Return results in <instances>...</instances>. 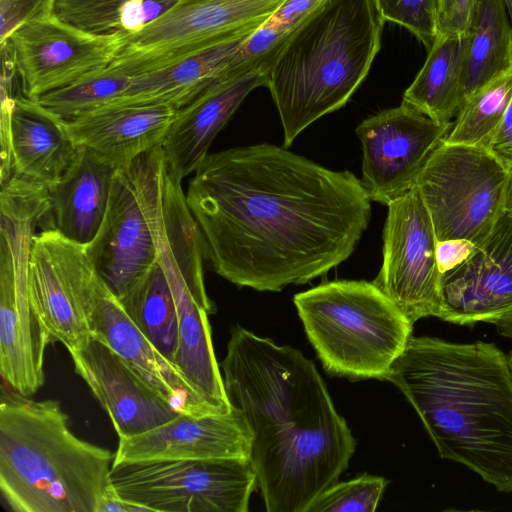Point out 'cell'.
Wrapping results in <instances>:
<instances>
[{
	"label": "cell",
	"mask_w": 512,
	"mask_h": 512,
	"mask_svg": "<svg viewBox=\"0 0 512 512\" xmlns=\"http://www.w3.org/2000/svg\"><path fill=\"white\" fill-rule=\"evenodd\" d=\"M265 84L266 65L228 71L177 109L162 144L168 175L181 182L194 172L246 96Z\"/></svg>",
	"instance_id": "19"
},
{
	"label": "cell",
	"mask_w": 512,
	"mask_h": 512,
	"mask_svg": "<svg viewBox=\"0 0 512 512\" xmlns=\"http://www.w3.org/2000/svg\"><path fill=\"white\" fill-rule=\"evenodd\" d=\"M77 151L65 120L24 95L14 96L11 111L12 174L52 188Z\"/></svg>",
	"instance_id": "23"
},
{
	"label": "cell",
	"mask_w": 512,
	"mask_h": 512,
	"mask_svg": "<svg viewBox=\"0 0 512 512\" xmlns=\"http://www.w3.org/2000/svg\"><path fill=\"white\" fill-rule=\"evenodd\" d=\"M166 172L162 145L119 168L104 223L89 244L98 276L118 300L158 262Z\"/></svg>",
	"instance_id": "7"
},
{
	"label": "cell",
	"mask_w": 512,
	"mask_h": 512,
	"mask_svg": "<svg viewBox=\"0 0 512 512\" xmlns=\"http://www.w3.org/2000/svg\"><path fill=\"white\" fill-rule=\"evenodd\" d=\"M510 67L512 23L504 1L478 0L467 34L462 104L485 83Z\"/></svg>",
	"instance_id": "26"
},
{
	"label": "cell",
	"mask_w": 512,
	"mask_h": 512,
	"mask_svg": "<svg viewBox=\"0 0 512 512\" xmlns=\"http://www.w3.org/2000/svg\"><path fill=\"white\" fill-rule=\"evenodd\" d=\"M505 211L512 215V171L510 172V175H509L507 194H506Z\"/></svg>",
	"instance_id": "40"
},
{
	"label": "cell",
	"mask_w": 512,
	"mask_h": 512,
	"mask_svg": "<svg viewBox=\"0 0 512 512\" xmlns=\"http://www.w3.org/2000/svg\"><path fill=\"white\" fill-rule=\"evenodd\" d=\"M251 434L235 408L223 415L179 413L147 432L119 438L114 464L160 461L249 458Z\"/></svg>",
	"instance_id": "17"
},
{
	"label": "cell",
	"mask_w": 512,
	"mask_h": 512,
	"mask_svg": "<svg viewBox=\"0 0 512 512\" xmlns=\"http://www.w3.org/2000/svg\"><path fill=\"white\" fill-rule=\"evenodd\" d=\"M117 170L95 151L77 146L65 173L48 189L50 228L74 242L91 244L104 223Z\"/></svg>",
	"instance_id": "22"
},
{
	"label": "cell",
	"mask_w": 512,
	"mask_h": 512,
	"mask_svg": "<svg viewBox=\"0 0 512 512\" xmlns=\"http://www.w3.org/2000/svg\"><path fill=\"white\" fill-rule=\"evenodd\" d=\"M28 292V265L14 263L0 242V372L8 386L24 396L45 382L44 353L49 345Z\"/></svg>",
	"instance_id": "20"
},
{
	"label": "cell",
	"mask_w": 512,
	"mask_h": 512,
	"mask_svg": "<svg viewBox=\"0 0 512 512\" xmlns=\"http://www.w3.org/2000/svg\"><path fill=\"white\" fill-rule=\"evenodd\" d=\"M251 434L250 461L268 512H306L339 481L356 441L315 364L236 325L219 364Z\"/></svg>",
	"instance_id": "2"
},
{
	"label": "cell",
	"mask_w": 512,
	"mask_h": 512,
	"mask_svg": "<svg viewBox=\"0 0 512 512\" xmlns=\"http://www.w3.org/2000/svg\"><path fill=\"white\" fill-rule=\"evenodd\" d=\"M2 45L11 52L23 95L36 99L109 66L125 38L91 34L50 16L21 25Z\"/></svg>",
	"instance_id": "14"
},
{
	"label": "cell",
	"mask_w": 512,
	"mask_h": 512,
	"mask_svg": "<svg viewBox=\"0 0 512 512\" xmlns=\"http://www.w3.org/2000/svg\"><path fill=\"white\" fill-rule=\"evenodd\" d=\"M324 369L351 380L386 377L413 324L372 281L323 282L293 298Z\"/></svg>",
	"instance_id": "6"
},
{
	"label": "cell",
	"mask_w": 512,
	"mask_h": 512,
	"mask_svg": "<svg viewBox=\"0 0 512 512\" xmlns=\"http://www.w3.org/2000/svg\"><path fill=\"white\" fill-rule=\"evenodd\" d=\"M131 321L160 353L174 364L178 347L175 299L158 261L120 300Z\"/></svg>",
	"instance_id": "28"
},
{
	"label": "cell",
	"mask_w": 512,
	"mask_h": 512,
	"mask_svg": "<svg viewBox=\"0 0 512 512\" xmlns=\"http://www.w3.org/2000/svg\"><path fill=\"white\" fill-rule=\"evenodd\" d=\"M115 453L77 437L56 400L2 386L0 491L14 512H97Z\"/></svg>",
	"instance_id": "4"
},
{
	"label": "cell",
	"mask_w": 512,
	"mask_h": 512,
	"mask_svg": "<svg viewBox=\"0 0 512 512\" xmlns=\"http://www.w3.org/2000/svg\"><path fill=\"white\" fill-rule=\"evenodd\" d=\"M130 80V76L107 66L43 94L36 100L63 120H70L121 98Z\"/></svg>",
	"instance_id": "30"
},
{
	"label": "cell",
	"mask_w": 512,
	"mask_h": 512,
	"mask_svg": "<svg viewBox=\"0 0 512 512\" xmlns=\"http://www.w3.org/2000/svg\"><path fill=\"white\" fill-rule=\"evenodd\" d=\"M179 0H55L53 16L82 31L130 37Z\"/></svg>",
	"instance_id": "27"
},
{
	"label": "cell",
	"mask_w": 512,
	"mask_h": 512,
	"mask_svg": "<svg viewBox=\"0 0 512 512\" xmlns=\"http://www.w3.org/2000/svg\"><path fill=\"white\" fill-rule=\"evenodd\" d=\"M512 99V67L499 73L460 107L443 142L488 148Z\"/></svg>",
	"instance_id": "29"
},
{
	"label": "cell",
	"mask_w": 512,
	"mask_h": 512,
	"mask_svg": "<svg viewBox=\"0 0 512 512\" xmlns=\"http://www.w3.org/2000/svg\"><path fill=\"white\" fill-rule=\"evenodd\" d=\"M436 249L433 224L414 186L388 205L383 263L373 281L412 324L437 317L441 308Z\"/></svg>",
	"instance_id": "12"
},
{
	"label": "cell",
	"mask_w": 512,
	"mask_h": 512,
	"mask_svg": "<svg viewBox=\"0 0 512 512\" xmlns=\"http://www.w3.org/2000/svg\"><path fill=\"white\" fill-rule=\"evenodd\" d=\"M90 328L92 338L118 354L179 413L194 416L223 415L146 338L101 279L90 315Z\"/></svg>",
	"instance_id": "16"
},
{
	"label": "cell",
	"mask_w": 512,
	"mask_h": 512,
	"mask_svg": "<svg viewBox=\"0 0 512 512\" xmlns=\"http://www.w3.org/2000/svg\"><path fill=\"white\" fill-rule=\"evenodd\" d=\"M97 512H148V509L120 497L113 489L102 498Z\"/></svg>",
	"instance_id": "38"
},
{
	"label": "cell",
	"mask_w": 512,
	"mask_h": 512,
	"mask_svg": "<svg viewBox=\"0 0 512 512\" xmlns=\"http://www.w3.org/2000/svg\"><path fill=\"white\" fill-rule=\"evenodd\" d=\"M467 35L437 34L402 102L440 124L451 123L463 101Z\"/></svg>",
	"instance_id": "25"
},
{
	"label": "cell",
	"mask_w": 512,
	"mask_h": 512,
	"mask_svg": "<svg viewBox=\"0 0 512 512\" xmlns=\"http://www.w3.org/2000/svg\"><path fill=\"white\" fill-rule=\"evenodd\" d=\"M507 358H508V363H509V366H510V369L512 372V350L509 351V353L507 354Z\"/></svg>",
	"instance_id": "42"
},
{
	"label": "cell",
	"mask_w": 512,
	"mask_h": 512,
	"mask_svg": "<svg viewBox=\"0 0 512 512\" xmlns=\"http://www.w3.org/2000/svg\"><path fill=\"white\" fill-rule=\"evenodd\" d=\"M440 0H373L381 17L406 28L427 49L438 34Z\"/></svg>",
	"instance_id": "32"
},
{
	"label": "cell",
	"mask_w": 512,
	"mask_h": 512,
	"mask_svg": "<svg viewBox=\"0 0 512 512\" xmlns=\"http://www.w3.org/2000/svg\"><path fill=\"white\" fill-rule=\"evenodd\" d=\"M383 24L373 0H326L294 28L266 65L283 147L349 101L380 50Z\"/></svg>",
	"instance_id": "5"
},
{
	"label": "cell",
	"mask_w": 512,
	"mask_h": 512,
	"mask_svg": "<svg viewBox=\"0 0 512 512\" xmlns=\"http://www.w3.org/2000/svg\"><path fill=\"white\" fill-rule=\"evenodd\" d=\"M99 281L89 245L74 242L54 228L34 235L28 292L50 344L59 342L69 352L92 339L90 315Z\"/></svg>",
	"instance_id": "11"
},
{
	"label": "cell",
	"mask_w": 512,
	"mask_h": 512,
	"mask_svg": "<svg viewBox=\"0 0 512 512\" xmlns=\"http://www.w3.org/2000/svg\"><path fill=\"white\" fill-rule=\"evenodd\" d=\"M176 110L163 104L111 103L65 120V125L76 146L95 151L119 169L163 144Z\"/></svg>",
	"instance_id": "21"
},
{
	"label": "cell",
	"mask_w": 512,
	"mask_h": 512,
	"mask_svg": "<svg viewBox=\"0 0 512 512\" xmlns=\"http://www.w3.org/2000/svg\"><path fill=\"white\" fill-rule=\"evenodd\" d=\"M388 484L384 477L362 474L336 482L320 494L306 512H373Z\"/></svg>",
	"instance_id": "31"
},
{
	"label": "cell",
	"mask_w": 512,
	"mask_h": 512,
	"mask_svg": "<svg viewBox=\"0 0 512 512\" xmlns=\"http://www.w3.org/2000/svg\"><path fill=\"white\" fill-rule=\"evenodd\" d=\"M452 124L437 123L404 102L364 119L355 131L363 153L360 181L370 200L388 206L411 190Z\"/></svg>",
	"instance_id": "13"
},
{
	"label": "cell",
	"mask_w": 512,
	"mask_h": 512,
	"mask_svg": "<svg viewBox=\"0 0 512 512\" xmlns=\"http://www.w3.org/2000/svg\"><path fill=\"white\" fill-rule=\"evenodd\" d=\"M55 0H0V43L23 24L53 16Z\"/></svg>",
	"instance_id": "33"
},
{
	"label": "cell",
	"mask_w": 512,
	"mask_h": 512,
	"mask_svg": "<svg viewBox=\"0 0 512 512\" xmlns=\"http://www.w3.org/2000/svg\"><path fill=\"white\" fill-rule=\"evenodd\" d=\"M475 247L473 243L466 240L437 241L436 256L441 274L462 264Z\"/></svg>",
	"instance_id": "36"
},
{
	"label": "cell",
	"mask_w": 512,
	"mask_h": 512,
	"mask_svg": "<svg viewBox=\"0 0 512 512\" xmlns=\"http://www.w3.org/2000/svg\"><path fill=\"white\" fill-rule=\"evenodd\" d=\"M494 324L499 335L512 340V311L502 316Z\"/></svg>",
	"instance_id": "39"
},
{
	"label": "cell",
	"mask_w": 512,
	"mask_h": 512,
	"mask_svg": "<svg viewBox=\"0 0 512 512\" xmlns=\"http://www.w3.org/2000/svg\"><path fill=\"white\" fill-rule=\"evenodd\" d=\"M326 0H286L269 19L285 30H293L307 15Z\"/></svg>",
	"instance_id": "35"
},
{
	"label": "cell",
	"mask_w": 512,
	"mask_h": 512,
	"mask_svg": "<svg viewBox=\"0 0 512 512\" xmlns=\"http://www.w3.org/2000/svg\"><path fill=\"white\" fill-rule=\"evenodd\" d=\"M122 498L166 512H247L257 487L249 458L160 460L112 465Z\"/></svg>",
	"instance_id": "9"
},
{
	"label": "cell",
	"mask_w": 512,
	"mask_h": 512,
	"mask_svg": "<svg viewBox=\"0 0 512 512\" xmlns=\"http://www.w3.org/2000/svg\"><path fill=\"white\" fill-rule=\"evenodd\" d=\"M412 405L442 459L512 492V372L494 343L412 336L386 377Z\"/></svg>",
	"instance_id": "3"
},
{
	"label": "cell",
	"mask_w": 512,
	"mask_h": 512,
	"mask_svg": "<svg viewBox=\"0 0 512 512\" xmlns=\"http://www.w3.org/2000/svg\"><path fill=\"white\" fill-rule=\"evenodd\" d=\"M251 33L194 51L164 66L131 76L125 94L112 103L163 104L175 109L181 108L214 80L234 70L236 54Z\"/></svg>",
	"instance_id": "24"
},
{
	"label": "cell",
	"mask_w": 512,
	"mask_h": 512,
	"mask_svg": "<svg viewBox=\"0 0 512 512\" xmlns=\"http://www.w3.org/2000/svg\"><path fill=\"white\" fill-rule=\"evenodd\" d=\"M488 149L509 171H512V99Z\"/></svg>",
	"instance_id": "37"
},
{
	"label": "cell",
	"mask_w": 512,
	"mask_h": 512,
	"mask_svg": "<svg viewBox=\"0 0 512 512\" xmlns=\"http://www.w3.org/2000/svg\"><path fill=\"white\" fill-rule=\"evenodd\" d=\"M186 200L214 271L257 291L326 274L354 252L371 218L352 172L268 143L208 154Z\"/></svg>",
	"instance_id": "1"
},
{
	"label": "cell",
	"mask_w": 512,
	"mask_h": 512,
	"mask_svg": "<svg viewBox=\"0 0 512 512\" xmlns=\"http://www.w3.org/2000/svg\"><path fill=\"white\" fill-rule=\"evenodd\" d=\"M509 175L488 148L442 141L415 184L437 241L478 246L505 212Z\"/></svg>",
	"instance_id": "8"
},
{
	"label": "cell",
	"mask_w": 512,
	"mask_h": 512,
	"mask_svg": "<svg viewBox=\"0 0 512 512\" xmlns=\"http://www.w3.org/2000/svg\"><path fill=\"white\" fill-rule=\"evenodd\" d=\"M286 0H179L143 30L125 38L108 66L134 76L189 53L249 34Z\"/></svg>",
	"instance_id": "10"
},
{
	"label": "cell",
	"mask_w": 512,
	"mask_h": 512,
	"mask_svg": "<svg viewBox=\"0 0 512 512\" xmlns=\"http://www.w3.org/2000/svg\"><path fill=\"white\" fill-rule=\"evenodd\" d=\"M512 23V0H503Z\"/></svg>",
	"instance_id": "41"
},
{
	"label": "cell",
	"mask_w": 512,
	"mask_h": 512,
	"mask_svg": "<svg viewBox=\"0 0 512 512\" xmlns=\"http://www.w3.org/2000/svg\"><path fill=\"white\" fill-rule=\"evenodd\" d=\"M69 354L75 372L107 412L119 438L142 434L179 414L101 341L92 338Z\"/></svg>",
	"instance_id": "18"
},
{
	"label": "cell",
	"mask_w": 512,
	"mask_h": 512,
	"mask_svg": "<svg viewBox=\"0 0 512 512\" xmlns=\"http://www.w3.org/2000/svg\"><path fill=\"white\" fill-rule=\"evenodd\" d=\"M512 311V215L504 212L471 255L441 280L437 318L457 325L494 324Z\"/></svg>",
	"instance_id": "15"
},
{
	"label": "cell",
	"mask_w": 512,
	"mask_h": 512,
	"mask_svg": "<svg viewBox=\"0 0 512 512\" xmlns=\"http://www.w3.org/2000/svg\"><path fill=\"white\" fill-rule=\"evenodd\" d=\"M478 0H440L438 34L467 35L474 19Z\"/></svg>",
	"instance_id": "34"
}]
</instances>
